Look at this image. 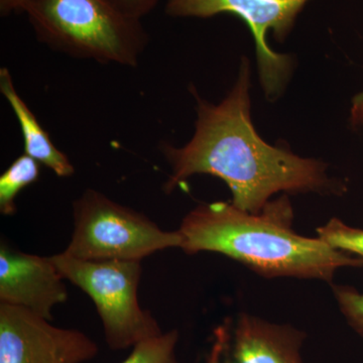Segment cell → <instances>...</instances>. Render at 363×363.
<instances>
[{"label": "cell", "instance_id": "4", "mask_svg": "<svg viewBox=\"0 0 363 363\" xmlns=\"http://www.w3.org/2000/svg\"><path fill=\"white\" fill-rule=\"evenodd\" d=\"M51 259L61 276L94 302L111 350H128L164 333L138 303L142 260H84L64 252Z\"/></svg>", "mask_w": 363, "mask_h": 363}, {"label": "cell", "instance_id": "7", "mask_svg": "<svg viewBox=\"0 0 363 363\" xmlns=\"http://www.w3.org/2000/svg\"><path fill=\"white\" fill-rule=\"evenodd\" d=\"M51 322L0 303V363H84L96 357L98 345L89 336Z\"/></svg>", "mask_w": 363, "mask_h": 363}, {"label": "cell", "instance_id": "10", "mask_svg": "<svg viewBox=\"0 0 363 363\" xmlns=\"http://www.w3.org/2000/svg\"><path fill=\"white\" fill-rule=\"evenodd\" d=\"M0 91L11 105L20 123L26 155L40 164H45L61 178L73 175L75 169L70 160L64 152L57 149L37 117L16 92L13 78L6 68L0 70Z\"/></svg>", "mask_w": 363, "mask_h": 363}, {"label": "cell", "instance_id": "2", "mask_svg": "<svg viewBox=\"0 0 363 363\" xmlns=\"http://www.w3.org/2000/svg\"><path fill=\"white\" fill-rule=\"evenodd\" d=\"M293 218L286 195L269 201L257 214L233 203L201 204L182 220L180 248L189 255L221 253L267 278L331 281L338 269L363 267L362 257L296 233Z\"/></svg>", "mask_w": 363, "mask_h": 363}, {"label": "cell", "instance_id": "3", "mask_svg": "<svg viewBox=\"0 0 363 363\" xmlns=\"http://www.w3.org/2000/svg\"><path fill=\"white\" fill-rule=\"evenodd\" d=\"M21 11L40 42L74 58L135 67L149 43L142 20L112 0H26Z\"/></svg>", "mask_w": 363, "mask_h": 363}, {"label": "cell", "instance_id": "5", "mask_svg": "<svg viewBox=\"0 0 363 363\" xmlns=\"http://www.w3.org/2000/svg\"><path fill=\"white\" fill-rule=\"evenodd\" d=\"M74 233L65 253L84 260H142L180 247L178 230L164 231L145 215L88 189L73 204Z\"/></svg>", "mask_w": 363, "mask_h": 363}, {"label": "cell", "instance_id": "1", "mask_svg": "<svg viewBox=\"0 0 363 363\" xmlns=\"http://www.w3.org/2000/svg\"><path fill=\"white\" fill-rule=\"evenodd\" d=\"M250 91L245 57L235 85L220 104H209L194 91V135L184 147H161L171 168L164 192H173L190 177L207 174L225 182L234 206L255 214L277 193L335 192L337 184L327 175L324 162L272 147L260 138L250 116Z\"/></svg>", "mask_w": 363, "mask_h": 363}, {"label": "cell", "instance_id": "14", "mask_svg": "<svg viewBox=\"0 0 363 363\" xmlns=\"http://www.w3.org/2000/svg\"><path fill=\"white\" fill-rule=\"evenodd\" d=\"M333 293L346 322L363 338V293L348 286H334Z\"/></svg>", "mask_w": 363, "mask_h": 363}, {"label": "cell", "instance_id": "6", "mask_svg": "<svg viewBox=\"0 0 363 363\" xmlns=\"http://www.w3.org/2000/svg\"><path fill=\"white\" fill-rule=\"evenodd\" d=\"M310 0H168L164 11L173 18H211L230 13L240 18L252 33L262 89L269 100L285 89L292 72L290 56L272 51L267 42L269 30L284 40L298 13Z\"/></svg>", "mask_w": 363, "mask_h": 363}, {"label": "cell", "instance_id": "13", "mask_svg": "<svg viewBox=\"0 0 363 363\" xmlns=\"http://www.w3.org/2000/svg\"><path fill=\"white\" fill-rule=\"evenodd\" d=\"M318 238L331 247L363 259V229L331 219L317 229Z\"/></svg>", "mask_w": 363, "mask_h": 363}, {"label": "cell", "instance_id": "16", "mask_svg": "<svg viewBox=\"0 0 363 363\" xmlns=\"http://www.w3.org/2000/svg\"><path fill=\"white\" fill-rule=\"evenodd\" d=\"M350 123L353 128L363 130V91L355 95L351 102Z\"/></svg>", "mask_w": 363, "mask_h": 363}, {"label": "cell", "instance_id": "9", "mask_svg": "<svg viewBox=\"0 0 363 363\" xmlns=\"http://www.w3.org/2000/svg\"><path fill=\"white\" fill-rule=\"evenodd\" d=\"M63 277L50 257L0 245V303L25 308L52 321L55 306L68 300Z\"/></svg>", "mask_w": 363, "mask_h": 363}, {"label": "cell", "instance_id": "15", "mask_svg": "<svg viewBox=\"0 0 363 363\" xmlns=\"http://www.w3.org/2000/svg\"><path fill=\"white\" fill-rule=\"evenodd\" d=\"M112 1L123 13L142 20L143 16L154 11L159 0H112Z\"/></svg>", "mask_w": 363, "mask_h": 363}, {"label": "cell", "instance_id": "11", "mask_svg": "<svg viewBox=\"0 0 363 363\" xmlns=\"http://www.w3.org/2000/svg\"><path fill=\"white\" fill-rule=\"evenodd\" d=\"M39 176V162L26 154L18 157L0 177V212L9 216L16 213V196Z\"/></svg>", "mask_w": 363, "mask_h": 363}, {"label": "cell", "instance_id": "17", "mask_svg": "<svg viewBox=\"0 0 363 363\" xmlns=\"http://www.w3.org/2000/svg\"><path fill=\"white\" fill-rule=\"evenodd\" d=\"M26 0H0V13L2 16H9L13 11H21Z\"/></svg>", "mask_w": 363, "mask_h": 363}, {"label": "cell", "instance_id": "12", "mask_svg": "<svg viewBox=\"0 0 363 363\" xmlns=\"http://www.w3.org/2000/svg\"><path fill=\"white\" fill-rule=\"evenodd\" d=\"M179 333L171 330L133 346L130 357L121 363H179L176 347Z\"/></svg>", "mask_w": 363, "mask_h": 363}, {"label": "cell", "instance_id": "8", "mask_svg": "<svg viewBox=\"0 0 363 363\" xmlns=\"http://www.w3.org/2000/svg\"><path fill=\"white\" fill-rule=\"evenodd\" d=\"M305 339L291 325L240 314L215 329L204 363H303Z\"/></svg>", "mask_w": 363, "mask_h": 363}]
</instances>
